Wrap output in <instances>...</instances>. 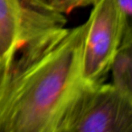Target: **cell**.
Segmentation results:
<instances>
[{"instance_id": "obj_1", "label": "cell", "mask_w": 132, "mask_h": 132, "mask_svg": "<svg viewBox=\"0 0 132 132\" xmlns=\"http://www.w3.org/2000/svg\"><path fill=\"white\" fill-rule=\"evenodd\" d=\"M87 22L52 30L26 44L0 73V132H58L86 81Z\"/></svg>"}, {"instance_id": "obj_2", "label": "cell", "mask_w": 132, "mask_h": 132, "mask_svg": "<svg viewBox=\"0 0 132 132\" xmlns=\"http://www.w3.org/2000/svg\"><path fill=\"white\" fill-rule=\"evenodd\" d=\"M58 132H132V99L111 83L85 82L66 110Z\"/></svg>"}, {"instance_id": "obj_3", "label": "cell", "mask_w": 132, "mask_h": 132, "mask_svg": "<svg viewBox=\"0 0 132 132\" xmlns=\"http://www.w3.org/2000/svg\"><path fill=\"white\" fill-rule=\"evenodd\" d=\"M66 23L43 0H0V73L26 44Z\"/></svg>"}, {"instance_id": "obj_4", "label": "cell", "mask_w": 132, "mask_h": 132, "mask_svg": "<svg viewBox=\"0 0 132 132\" xmlns=\"http://www.w3.org/2000/svg\"><path fill=\"white\" fill-rule=\"evenodd\" d=\"M87 22L82 49V77L87 83L105 81L126 30L131 26L116 0H98Z\"/></svg>"}, {"instance_id": "obj_5", "label": "cell", "mask_w": 132, "mask_h": 132, "mask_svg": "<svg viewBox=\"0 0 132 132\" xmlns=\"http://www.w3.org/2000/svg\"><path fill=\"white\" fill-rule=\"evenodd\" d=\"M114 88L132 99V27L126 30L110 64Z\"/></svg>"}, {"instance_id": "obj_6", "label": "cell", "mask_w": 132, "mask_h": 132, "mask_svg": "<svg viewBox=\"0 0 132 132\" xmlns=\"http://www.w3.org/2000/svg\"><path fill=\"white\" fill-rule=\"evenodd\" d=\"M53 10L62 15H68L81 7L93 6L98 0H43Z\"/></svg>"}, {"instance_id": "obj_7", "label": "cell", "mask_w": 132, "mask_h": 132, "mask_svg": "<svg viewBox=\"0 0 132 132\" xmlns=\"http://www.w3.org/2000/svg\"><path fill=\"white\" fill-rule=\"evenodd\" d=\"M118 6L120 9L121 13L125 16V18L131 22V15H132V0H116Z\"/></svg>"}]
</instances>
